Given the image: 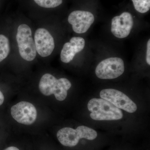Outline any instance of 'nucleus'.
<instances>
[{
    "instance_id": "nucleus-12",
    "label": "nucleus",
    "mask_w": 150,
    "mask_h": 150,
    "mask_svg": "<svg viewBox=\"0 0 150 150\" xmlns=\"http://www.w3.org/2000/svg\"><path fill=\"white\" fill-rule=\"evenodd\" d=\"M9 42L8 38L4 35H0V62L4 60L9 53Z\"/></svg>"
},
{
    "instance_id": "nucleus-15",
    "label": "nucleus",
    "mask_w": 150,
    "mask_h": 150,
    "mask_svg": "<svg viewBox=\"0 0 150 150\" xmlns=\"http://www.w3.org/2000/svg\"><path fill=\"white\" fill-rule=\"evenodd\" d=\"M146 56V61L148 64L150 65V40H148L147 45Z\"/></svg>"
},
{
    "instance_id": "nucleus-13",
    "label": "nucleus",
    "mask_w": 150,
    "mask_h": 150,
    "mask_svg": "<svg viewBox=\"0 0 150 150\" xmlns=\"http://www.w3.org/2000/svg\"><path fill=\"white\" fill-rule=\"evenodd\" d=\"M135 9L140 13H144L149 10L150 0H132Z\"/></svg>"
},
{
    "instance_id": "nucleus-9",
    "label": "nucleus",
    "mask_w": 150,
    "mask_h": 150,
    "mask_svg": "<svg viewBox=\"0 0 150 150\" xmlns=\"http://www.w3.org/2000/svg\"><path fill=\"white\" fill-rule=\"evenodd\" d=\"M133 24V17L131 14L125 12L121 15L112 18L111 22V32L115 37L118 38H125L130 34Z\"/></svg>"
},
{
    "instance_id": "nucleus-2",
    "label": "nucleus",
    "mask_w": 150,
    "mask_h": 150,
    "mask_svg": "<svg viewBox=\"0 0 150 150\" xmlns=\"http://www.w3.org/2000/svg\"><path fill=\"white\" fill-rule=\"evenodd\" d=\"M39 89L45 96L54 95L57 100H65L68 95V91L71 87V83L68 79L63 78L56 79L50 74L42 76L39 83Z\"/></svg>"
},
{
    "instance_id": "nucleus-14",
    "label": "nucleus",
    "mask_w": 150,
    "mask_h": 150,
    "mask_svg": "<svg viewBox=\"0 0 150 150\" xmlns=\"http://www.w3.org/2000/svg\"><path fill=\"white\" fill-rule=\"evenodd\" d=\"M41 7L54 8L62 4L63 0H33Z\"/></svg>"
},
{
    "instance_id": "nucleus-1",
    "label": "nucleus",
    "mask_w": 150,
    "mask_h": 150,
    "mask_svg": "<svg viewBox=\"0 0 150 150\" xmlns=\"http://www.w3.org/2000/svg\"><path fill=\"white\" fill-rule=\"evenodd\" d=\"M88 109L90 116L96 121H115L122 119V110L102 98H93L88 101Z\"/></svg>"
},
{
    "instance_id": "nucleus-8",
    "label": "nucleus",
    "mask_w": 150,
    "mask_h": 150,
    "mask_svg": "<svg viewBox=\"0 0 150 150\" xmlns=\"http://www.w3.org/2000/svg\"><path fill=\"white\" fill-rule=\"evenodd\" d=\"M94 20L93 15L86 11H74L68 17V21L72 25L74 31L79 34L86 32Z\"/></svg>"
},
{
    "instance_id": "nucleus-4",
    "label": "nucleus",
    "mask_w": 150,
    "mask_h": 150,
    "mask_svg": "<svg viewBox=\"0 0 150 150\" xmlns=\"http://www.w3.org/2000/svg\"><path fill=\"white\" fill-rule=\"evenodd\" d=\"M16 40L21 56L28 62L35 59L36 50L35 42L32 37V31L27 25L22 24L18 26Z\"/></svg>"
},
{
    "instance_id": "nucleus-5",
    "label": "nucleus",
    "mask_w": 150,
    "mask_h": 150,
    "mask_svg": "<svg viewBox=\"0 0 150 150\" xmlns=\"http://www.w3.org/2000/svg\"><path fill=\"white\" fill-rule=\"evenodd\" d=\"M125 70L123 60L118 57L105 59L97 66L95 73L97 77L101 79H112L123 74Z\"/></svg>"
},
{
    "instance_id": "nucleus-7",
    "label": "nucleus",
    "mask_w": 150,
    "mask_h": 150,
    "mask_svg": "<svg viewBox=\"0 0 150 150\" xmlns=\"http://www.w3.org/2000/svg\"><path fill=\"white\" fill-rule=\"evenodd\" d=\"M11 112L15 121L27 126L35 123L37 117V111L35 106L27 101H21L13 105L11 108Z\"/></svg>"
},
{
    "instance_id": "nucleus-17",
    "label": "nucleus",
    "mask_w": 150,
    "mask_h": 150,
    "mask_svg": "<svg viewBox=\"0 0 150 150\" xmlns=\"http://www.w3.org/2000/svg\"><path fill=\"white\" fill-rule=\"evenodd\" d=\"M4 150H19L17 148L14 146L9 147Z\"/></svg>"
},
{
    "instance_id": "nucleus-16",
    "label": "nucleus",
    "mask_w": 150,
    "mask_h": 150,
    "mask_svg": "<svg viewBox=\"0 0 150 150\" xmlns=\"http://www.w3.org/2000/svg\"><path fill=\"white\" fill-rule=\"evenodd\" d=\"M4 101V96L2 92L0 91V105H2Z\"/></svg>"
},
{
    "instance_id": "nucleus-11",
    "label": "nucleus",
    "mask_w": 150,
    "mask_h": 150,
    "mask_svg": "<svg viewBox=\"0 0 150 150\" xmlns=\"http://www.w3.org/2000/svg\"><path fill=\"white\" fill-rule=\"evenodd\" d=\"M85 46V41L83 38L74 37L69 42L65 43L61 53V60L64 63L72 61L77 53L83 50Z\"/></svg>"
},
{
    "instance_id": "nucleus-6",
    "label": "nucleus",
    "mask_w": 150,
    "mask_h": 150,
    "mask_svg": "<svg viewBox=\"0 0 150 150\" xmlns=\"http://www.w3.org/2000/svg\"><path fill=\"white\" fill-rule=\"evenodd\" d=\"M100 96L110 102L115 107L133 113L137 110V105L125 94L114 89H105L100 91Z\"/></svg>"
},
{
    "instance_id": "nucleus-10",
    "label": "nucleus",
    "mask_w": 150,
    "mask_h": 150,
    "mask_svg": "<svg viewBox=\"0 0 150 150\" xmlns=\"http://www.w3.org/2000/svg\"><path fill=\"white\" fill-rule=\"evenodd\" d=\"M35 44L36 52L40 56L46 57L50 56L55 48L53 36L45 28H40L35 31Z\"/></svg>"
},
{
    "instance_id": "nucleus-3",
    "label": "nucleus",
    "mask_w": 150,
    "mask_h": 150,
    "mask_svg": "<svg viewBox=\"0 0 150 150\" xmlns=\"http://www.w3.org/2000/svg\"><path fill=\"white\" fill-rule=\"evenodd\" d=\"M97 133L95 130L87 126H78L76 129L65 127L58 131L57 138L63 146L74 147L79 144L81 139H85L93 140L97 137Z\"/></svg>"
}]
</instances>
